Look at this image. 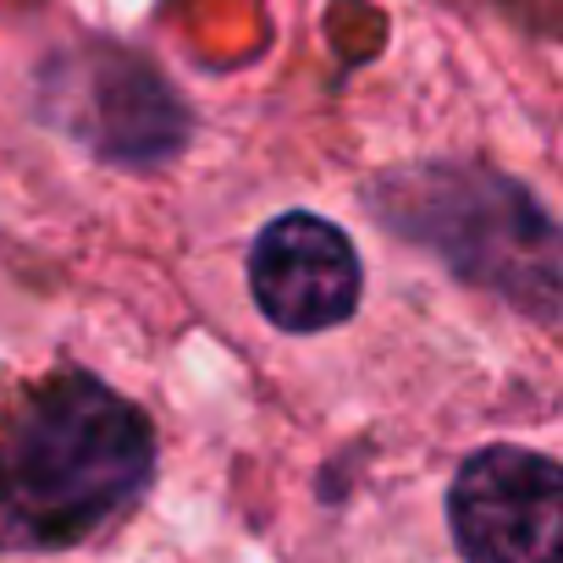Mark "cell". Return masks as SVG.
I'll list each match as a JSON object with an SVG mask.
<instances>
[{
	"mask_svg": "<svg viewBox=\"0 0 563 563\" xmlns=\"http://www.w3.org/2000/svg\"><path fill=\"white\" fill-rule=\"evenodd\" d=\"M448 525L464 563H558L563 558V475L547 453L497 442L459 464Z\"/></svg>",
	"mask_w": 563,
	"mask_h": 563,
	"instance_id": "3",
	"label": "cell"
},
{
	"mask_svg": "<svg viewBox=\"0 0 563 563\" xmlns=\"http://www.w3.org/2000/svg\"><path fill=\"white\" fill-rule=\"evenodd\" d=\"M371 199L387 227L442 254L464 282L536 321L558 316V227L525 183L481 166H420L382 177Z\"/></svg>",
	"mask_w": 563,
	"mask_h": 563,
	"instance_id": "2",
	"label": "cell"
},
{
	"mask_svg": "<svg viewBox=\"0 0 563 563\" xmlns=\"http://www.w3.org/2000/svg\"><path fill=\"white\" fill-rule=\"evenodd\" d=\"M360 254L343 227L316 210L276 216L249 254V294L282 332H332L360 305Z\"/></svg>",
	"mask_w": 563,
	"mask_h": 563,
	"instance_id": "4",
	"label": "cell"
},
{
	"mask_svg": "<svg viewBox=\"0 0 563 563\" xmlns=\"http://www.w3.org/2000/svg\"><path fill=\"white\" fill-rule=\"evenodd\" d=\"M150 420L95 376L40 387L0 431V552H56L111 525L150 481Z\"/></svg>",
	"mask_w": 563,
	"mask_h": 563,
	"instance_id": "1",
	"label": "cell"
}]
</instances>
